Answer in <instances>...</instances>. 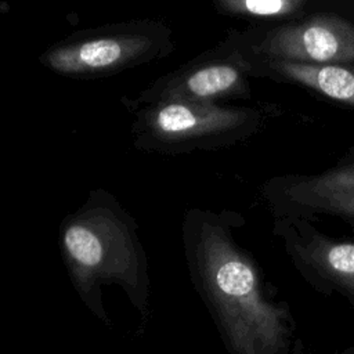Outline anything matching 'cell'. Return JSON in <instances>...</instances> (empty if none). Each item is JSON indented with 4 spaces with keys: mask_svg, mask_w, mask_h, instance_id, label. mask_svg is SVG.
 I'll list each match as a JSON object with an SVG mask.
<instances>
[{
    "mask_svg": "<svg viewBox=\"0 0 354 354\" xmlns=\"http://www.w3.org/2000/svg\"><path fill=\"white\" fill-rule=\"evenodd\" d=\"M58 245L69 278L80 297L102 314L100 289L116 283L138 307L148 297V261L138 224L118 198L94 188L58 228Z\"/></svg>",
    "mask_w": 354,
    "mask_h": 354,
    "instance_id": "cell-2",
    "label": "cell"
},
{
    "mask_svg": "<svg viewBox=\"0 0 354 354\" xmlns=\"http://www.w3.org/2000/svg\"><path fill=\"white\" fill-rule=\"evenodd\" d=\"M274 232L301 271L354 292V243L326 238L301 218L292 217H277Z\"/></svg>",
    "mask_w": 354,
    "mask_h": 354,
    "instance_id": "cell-8",
    "label": "cell"
},
{
    "mask_svg": "<svg viewBox=\"0 0 354 354\" xmlns=\"http://www.w3.org/2000/svg\"><path fill=\"white\" fill-rule=\"evenodd\" d=\"M250 62L232 29L214 47L158 77L136 97H123L122 102L134 112L163 101L227 104L231 100H250Z\"/></svg>",
    "mask_w": 354,
    "mask_h": 354,
    "instance_id": "cell-5",
    "label": "cell"
},
{
    "mask_svg": "<svg viewBox=\"0 0 354 354\" xmlns=\"http://www.w3.org/2000/svg\"><path fill=\"white\" fill-rule=\"evenodd\" d=\"M248 59L250 62L252 77L297 83L332 100L354 105V65Z\"/></svg>",
    "mask_w": 354,
    "mask_h": 354,
    "instance_id": "cell-9",
    "label": "cell"
},
{
    "mask_svg": "<svg viewBox=\"0 0 354 354\" xmlns=\"http://www.w3.org/2000/svg\"><path fill=\"white\" fill-rule=\"evenodd\" d=\"M306 0H214L220 15L234 17L254 28H271L300 19L307 8Z\"/></svg>",
    "mask_w": 354,
    "mask_h": 354,
    "instance_id": "cell-10",
    "label": "cell"
},
{
    "mask_svg": "<svg viewBox=\"0 0 354 354\" xmlns=\"http://www.w3.org/2000/svg\"><path fill=\"white\" fill-rule=\"evenodd\" d=\"M173 32L159 19L112 22L77 30L39 55L48 71L72 79H98L169 57Z\"/></svg>",
    "mask_w": 354,
    "mask_h": 354,
    "instance_id": "cell-4",
    "label": "cell"
},
{
    "mask_svg": "<svg viewBox=\"0 0 354 354\" xmlns=\"http://www.w3.org/2000/svg\"><path fill=\"white\" fill-rule=\"evenodd\" d=\"M234 210L188 209L181 224L189 278L239 354H270L283 342L286 313L266 292L254 256L235 239Z\"/></svg>",
    "mask_w": 354,
    "mask_h": 354,
    "instance_id": "cell-1",
    "label": "cell"
},
{
    "mask_svg": "<svg viewBox=\"0 0 354 354\" xmlns=\"http://www.w3.org/2000/svg\"><path fill=\"white\" fill-rule=\"evenodd\" d=\"M131 113L133 145L165 155L236 145L256 136L266 116L257 106L188 101L156 102Z\"/></svg>",
    "mask_w": 354,
    "mask_h": 354,
    "instance_id": "cell-3",
    "label": "cell"
},
{
    "mask_svg": "<svg viewBox=\"0 0 354 354\" xmlns=\"http://www.w3.org/2000/svg\"><path fill=\"white\" fill-rule=\"evenodd\" d=\"M248 58L304 64L354 62V25L333 14H310L271 28L234 29Z\"/></svg>",
    "mask_w": 354,
    "mask_h": 354,
    "instance_id": "cell-6",
    "label": "cell"
},
{
    "mask_svg": "<svg viewBox=\"0 0 354 354\" xmlns=\"http://www.w3.org/2000/svg\"><path fill=\"white\" fill-rule=\"evenodd\" d=\"M263 194L277 217L301 218L314 212L354 217V163L317 176L274 177Z\"/></svg>",
    "mask_w": 354,
    "mask_h": 354,
    "instance_id": "cell-7",
    "label": "cell"
}]
</instances>
